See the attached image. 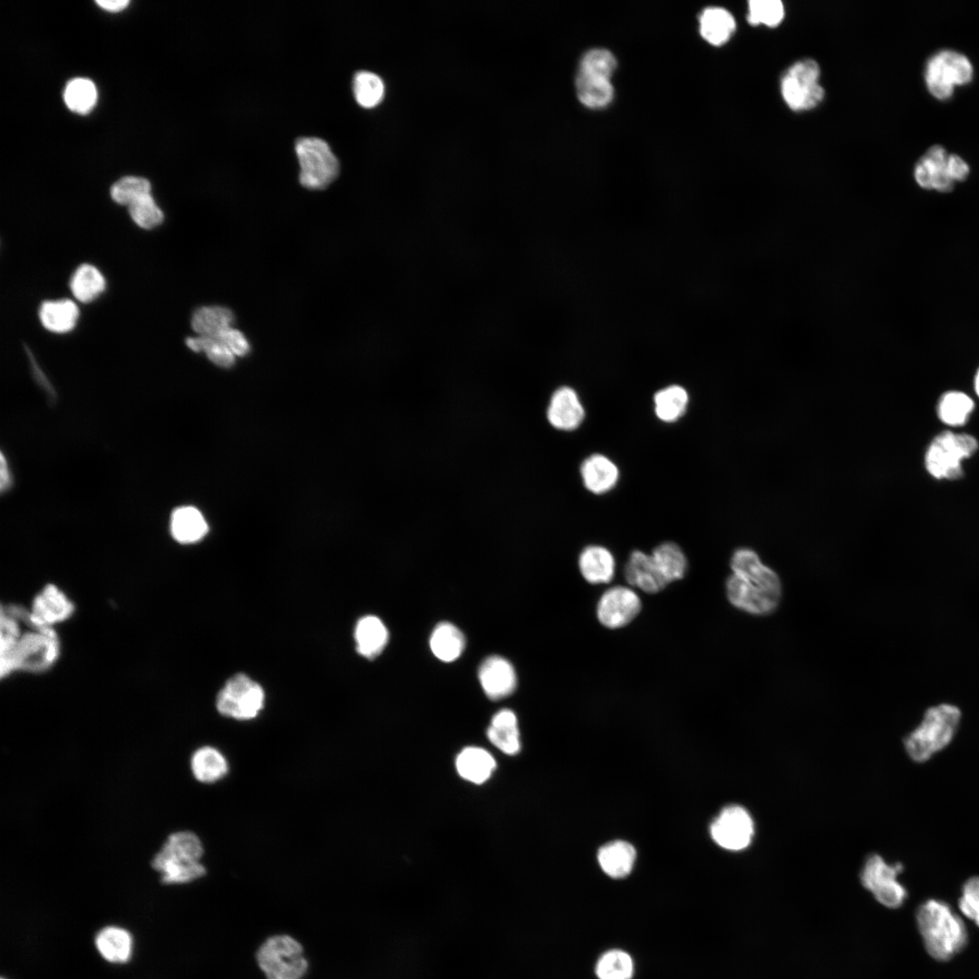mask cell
Returning a JSON list of instances; mask_svg holds the SVG:
<instances>
[{
  "mask_svg": "<svg viewBox=\"0 0 979 979\" xmlns=\"http://www.w3.org/2000/svg\"><path fill=\"white\" fill-rule=\"evenodd\" d=\"M732 574L726 581L730 603L753 615H767L776 609L781 596L778 575L762 564L751 549L735 550L731 558Z\"/></svg>",
  "mask_w": 979,
  "mask_h": 979,
  "instance_id": "cell-1",
  "label": "cell"
},
{
  "mask_svg": "<svg viewBox=\"0 0 979 979\" xmlns=\"http://www.w3.org/2000/svg\"><path fill=\"white\" fill-rule=\"evenodd\" d=\"M916 921L927 953L936 960H949L967 942L963 920L942 901L930 899L922 904Z\"/></svg>",
  "mask_w": 979,
  "mask_h": 979,
  "instance_id": "cell-2",
  "label": "cell"
},
{
  "mask_svg": "<svg viewBox=\"0 0 979 979\" xmlns=\"http://www.w3.org/2000/svg\"><path fill=\"white\" fill-rule=\"evenodd\" d=\"M961 720L955 705L940 703L928 708L918 726L904 740L909 757L917 762L929 760L953 740Z\"/></svg>",
  "mask_w": 979,
  "mask_h": 979,
  "instance_id": "cell-3",
  "label": "cell"
},
{
  "mask_svg": "<svg viewBox=\"0 0 979 979\" xmlns=\"http://www.w3.org/2000/svg\"><path fill=\"white\" fill-rule=\"evenodd\" d=\"M60 641L54 628H32L24 631L14 647L0 656L1 677L22 671L39 674L50 669L58 660Z\"/></svg>",
  "mask_w": 979,
  "mask_h": 979,
  "instance_id": "cell-4",
  "label": "cell"
},
{
  "mask_svg": "<svg viewBox=\"0 0 979 979\" xmlns=\"http://www.w3.org/2000/svg\"><path fill=\"white\" fill-rule=\"evenodd\" d=\"M295 150L300 171L299 182L309 189H324L339 175L340 163L329 144L317 137H301Z\"/></svg>",
  "mask_w": 979,
  "mask_h": 979,
  "instance_id": "cell-5",
  "label": "cell"
},
{
  "mask_svg": "<svg viewBox=\"0 0 979 979\" xmlns=\"http://www.w3.org/2000/svg\"><path fill=\"white\" fill-rule=\"evenodd\" d=\"M819 79L816 61L802 59L791 64L780 79V93L788 107L796 111L817 107L825 96Z\"/></svg>",
  "mask_w": 979,
  "mask_h": 979,
  "instance_id": "cell-6",
  "label": "cell"
},
{
  "mask_svg": "<svg viewBox=\"0 0 979 979\" xmlns=\"http://www.w3.org/2000/svg\"><path fill=\"white\" fill-rule=\"evenodd\" d=\"M977 448V441L970 435L942 432L927 450L926 467L936 479H958L963 475L961 460L970 457Z\"/></svg>",
  "mask_w": 979,
  "mask_h": 979,
  "instance_id": "cell-7",
  "label": "cell"
},
{
  "mask_svg": "<svg viewBox=\"0 0 979 979\" xmlns=\"http://www.w3.org/2000/svg\"><path fill=\"white\" fill-rule=\"evenodd\" d=\"M257 958L267 979H300L307 967L301 945L288 935L267 939Z\"/></svg>",
  "mask_w": 979,
  "mask_h": 979,
  "instance_id": "cell-8",
  "label": "cell"
},
{
  "mask_svg": "<svg viewBox=\"0 0 979 979\" xmlns=\"http://www.w3.org/2000/svg\"><path fill=\"white\" fill-rule=\"evenodd\" d=\"M264 702L262 687L247 675L237 674L219 691L216 705L218 712L224 716L249 720L257 716Z\"/></svg>",
  "mask_w": 979,
  "mask_h": 979,
  "instance_id": "cell-9",
  "label": "cell"
},
{
  "mask_svg": "<svg viewBox=\"0 0 979 979\" xmlns=\"http://www.w3.org/2000/svg\"><path fill=\"white\" fill-rule=\"evenodd\" d=\"M902 870L900 863L890 865L881 856L874 854L865 861L860 875L861 883L881 905L897 908L906 897V888L897 880Z\"/></svg>",
  "mask_w": 979,
  "mask_h": 979,
  "instance_id": "cell-10",
  "label": "cell"
},
{
  "mask_svg": "<svg viewBox=\"0 0 979 979\" xmlns=\"http://www.w3.org/2000/svg\"><path fill=\"white\" fill-rule=\"evenodd\" d=\"M641 610L642 600L636 589L628 585H616L600 595L596 616L604 627L616 630L631 624Z\"/></svg>",
  "mask_w": 979,
  "mask_h": 979,
  "instance_id": "cell-11",
  "label": "cell"
},
{
  "mask_svg": "<svg viewBox=\"0 0 979 979\" xmlns=\"http://www.w3.org/2000/svg\"><path fill=\"white\" fill-rule=\"evenodd\" d=\"M710 833L713 841L721 848L739 851L751 843L754 822L745 808L740 805H729L723 808L712 820Z\"/></svg>",
  "mask_w": 979,
  "mask_h": 979,
  "instance_id": "cell-12",
  "label": "cell"
},
{
  "mask_svg": "<svg viewBox=\"0 0 979 979\" xmlns=\"http://www.w3.org/2000/svg\"><path fill=\"white\" fill-rule=\"evenodd\" d=\"M74 609L73 601L60 587L48 584L33 599L27 626L54 628L55 625L69 619Z\"/></svg>",
  "mask_w": 979,
  "mask_h": 979,
  "instance_id": "cell-13",
  "label": "cell"
},
{
  "mask_svg": "<svg viewBox=\"0 0 979 979\" xmlns=\"http://www.w3.org/2000/svg\"><path fill=\"white\" fill-rule=\"evenodd\" d=\"M586 411L577 393L569 386H561L552 394L547 409V418L554 428L571 431L584 422Z\"/></svg>",
  "mask_w": 979,
  "mask_h": 979,
  "instance_id": "cell-14",
  "label": "cell"
},
{
  "mask_svg": "<svg viewBox=\"0 0 979 979\" xmlns=\"http://www.w3.org/2000/svg\"><path fill=\"white\" fill-rule=\"evenodd\" d=\"M479 679L484 693L491 700L509 695L517 684L516 672L512 664L499 655L490 656L481 663Z\"/></svg>",
  "mask_w": 979,
  "mask_h": 979,
  "instance_id": "cell-15",
  "label": "cell"
},
{
  "mask_svg": "<svg viewBox=\"0 0 979 979\" xmlns=\"http://www.w3.org/2000/svg\"><path fill=\"white\" fill-rule=\"evenodd\" d=\"M577 567L580 575L587 583L606 585L615 577L616 562L614 554L607 548L591 544L580 551Z\"/></svg>",
  "mask_w": 979,
  "mask_h": 979,
  "instance_id": "cell-16",
  "label": "cell"
},
{
  "mask_svg": "<svg viewBox=\"0 0 979 979\" xmlns=\"http://www.w3.org/2000/svg\"><path fill=\"white\" fill-rule=\"evenodd\" d=\"M580 476L583 485L588 491L594 494H604L617 484L619 470L609 457L594 453L582 461Z\"/></svg>",
  "mask_w": 979,
  "mask_h": 979,
  "instance_id": "cell-17",
  "label": "cell"
},
{
  "mask_svg": "<svg viewBox=\"0 0 979 979\" xmlns=\"http://www.w3.org/2000/svg\"><path fill=\"white\" fill-rule=\"evenodd\" d=\"M203 852L202 842L195 833L189 830L177 831L168 836L151 863L200 862Z\"/></svg>",
  "mask_w": 979,
  "mask_h": 979,
  "instance_id": "cell-18",
  "label": "cell"
},
{
  "mask_svg": "<svg viewBox=\"0 0 979 979\" xmlns=\"http://www.w3.org/2000/svg\"><path fill=\"white\" fill-rule=\"evenodd\" d=\"M624 577L628 586L649 595L666 587L654 567L650 553L639 549L630 553L624 567Z\"/></svg>",
  "mask_w": 979,
  "mask_h": 979,
  "instance_id": "cell-19",
  "label": "cell"
},
{
  "mask_svg": "<svg viewBox=\"0 0 979 979\" xmlns=\"http://www.w3.org/2000/svg\"><path fill=\"white\" fill-rule=\"evenodd\" d=\"M650 555L658 576L666 586L685 577L688 559L678 544L673 541L663 542L657 545Z\"/></svg>",
  "mask_w": 979,
  "mask_h": 979,
  "instance_id": "cell-20",
  "label": "cell"
},
{
  "mask_svg": "<svg viewBox=\"0 0 979 979\" xmlns=\"http://www.w3.org/2000/svg\"><path fill=\"white\" fill-rule=\"evenodd\" d=\"M170 529L172 538L177 542L191 544L202 539L208 527L199 509L191 506H183L172 512Z\"/></svg>",
  "mask_w": 979,
  "mask_h": 979,
  "instance_id": "cell-21",
  "label": "cell"
},
{
  "mask_svg": "<svg viewBox=\"0 0 979 979\" xmlns=\"http://www.w3.org/2000/svg\"><path fill=\"white\" fill-rule=\"evenodd\" d=\"M94 942L100 955L110 963L124 964L131 957L132 936L124 928L105 926L97 933Z\"/></svg>",
  "mask_w": 979,
  "mask_h": 979,
  "instance_id": "cell-22",
  "label": "cell"
},
{
  "mask_svg": "<svg viewBox=\"0 0 979 979\" xmlns=\"http://www.w3.org/2000/svg\"><path fill=\"white\" fill-rule=\"evenodd\" d=\"M487 736L505 754H517L520 750V738L516 714L509 709L498 712L491 719Z\"/></svg>",
  "mask_w": 979,
  "mask_h": 979,
  "instance_id": "cell-23",
  "label": "cell"
},
{
  "mask_svg": "<svg viewBox=\"0 0 979 979\" xmlns=\"http://www.w3.org/2000/svg\"><path fill=\"white\" fill-rule=\"evenodd\" d=\"M38 315L45 329L64 334L74 328L79 317V308L71 299L48 300L41 304Z\"/></svg>",
  "mask_w": 979,
  "mask_h": 979,
  "instance_id": "cell-24",
  "label": "cell"
},
{
  "mask_svg": "<svg viewBox=\"0 0 979 979\" xmlns=\"http://www.w3.org/2000/svg\"><path fill=\"white\" fill-rule=\"evenodd\" d=\"M455 764L459 775L475 784L485 782L496 768L492 755L479 747L464 748L458 754Z\"/></svg>",
  "mask_w": 979,
  "mask_h": 979,
  "instance_id": "cell-25",
  "label": "cell"
},
{
  "mask_svg": "<svg viewBox=\"0 0 979 979\" xmlns=\"http://www.w3.org/2000/svg\"><path fill=\"white\" fill-rule=\"evenodd\" d=\"M736 29L733 15L722 7L705 8L699 16V30L709 44L719 46L727 43Z\"/></svg>",
  "mask_w": 979,
  "mask_h": 979,
  "instance_id": "cell-26",
  "label": "cell"
},
{
  "mask_svg": "<svg viewBox=\"0 0 979 979\" xmlns=\"http://www.w3.org/2000/svg\"><path fill=\"white\" fill-rule=\"evenodd\" d=\"M354 638L357 652L372 659L384 649L388 641V630L377 616H366L357 622Z\"/></svg>",
  "mask_w": 979,
  "mask_h": 979,
  "instance_id": "cell-27",
  "label": "cell"
},
{
  "mask_svg": "<svg viewBox=\"0 0 979 979\" xmlns=\"http://www.w3.org/2000/svg\"><path fill=\"white\" fill-rule=\"evenodd\" d=\"M635 850L623 840H615L604 845L597 853V860L602 870L614 878L627 876L634 866Z\"/></svg>",
  "mask_w": 979,
  "mask_h": 979,
  "instance_id": "cell-28",
  "label": "cell"
},
{
  "mask_svg": "<svg viewBox=\"0 0 979 979\" xmlns=\"http://www.w3.org/2000/svg\"><path fill=\"white\" fill-rule=\"evenodd\" d=\"M190 770L194 778L202 783L216 782L228 773V764L225 756L216 748L200 747L190 758Z\"/></svg>",
  "mask_w": 979,
  "mask_h": 979,
  "instance_id": "cell-29",
  "label": "cell"
},
{
  "mask_svg": "<svg viewBox=\"0 0 979 979\" xmlns=\"http://www.w3.org/2000/svg\"><path fill=\"white\" fill-rule=\"evenodd\" d=\"M654 411L664 422H674L686 412L689 405L688 392L681 385L671 384L658 390L654 395Z\"/></svg>",
  "mask_w": 979,
  "mask_h": 979,
  "instance_id": "cell-30",
  "label": "cell"
},
{
  "mask_svg": "<svg viewBox=\"0 0 979 979\" xmlns=\"http://www.w3.org/2000/svg\"><path fill=\"white\" fill-rule=\"evenodd\" d=\"M430 646L438 659L452 662L463 652L465 638L457 626L449 622H441L431 633Z\"/></svg>",
  "mask_w": 979,
  "mask_h": 979,
  "instance_id": "cell-31",
  "label": "cell"
},
{
  "mask_svg": "<svg viewBox=\"0 0 979 979\" xmlns=\"http://www.w3.org/2000/svg\"><path fill=\"white\" fill-rule=\"evenodd\" d=\"M233 312L225 306L206 305L195 310L191 316V327L200 336H217L232 327Z\"/></svg>",
  "mask_w": 979,
  "mask_h": 979,
  "instance_id": "cell-32",
  "label": "cell"
},
{
  "mask_svg": "<svg viewBox=\"0 0 979 979\" xmlns=\"http://www.w3.org/2000/svg\"><path fill=\"white\" fill-rule=\"evenodd\" d=\"M105 279L94 266L82 264L72 276L70 288L73 296L82 303H90L105 289Z\"/></svg>",
  "mask_w": 979,
  "mask_h": 979,
  "instance_id": "cell-33",
  "label": "cell"
},
{
  "mask_svg": "<svg viewBox=\"0 0 979 979\" xmlns=\"http://www.w3.org/2000/svg\"><path fill=\"white\" fill-rule=\"evenodd\" d=\"M576 89L578 100L589 108H602L613 99L614 89L609 80L577 74Z\"/></svg>",
  "mask_w": 979,
  "mask_h": 979,
  "instance_id": "cell-34",
  "label": "cell"
},
{
  "mask_svg": "<svg viewBox=\"0 0 979 979\" xmlns=\"http://www.w3.org/2000/svg\"><path fill=\"white\" fill-rule=\"evenodd\" d=\"M353 92L357 103L363 108L377 106L384 96V83L376 73L359 71L353 78Z\"/></svg>",
  "mask_w": 979,
  "mask_h": 979,
  "instance_id": "cell-35",
  "label": "cell"
},
{
  "mask_svg": "<svg viewBox=\"0 0 979 979\" xmlns=\"http://www.w3.org/2000/svg\"><path fill=\"white\" fill-rule=\"evenodd\" d=\"M974 409V402L966 394L960 392H949L945 393L937 407L940 420L951 426H959L965 423Z\"/></svg>",
  "mask_w": 979,
  "mask_h": 979,
  "instance_id": "cell-36",
  "label": "cell"
},
{
  "mask_svg": "<svg viewBox=\"0 0 979 979\" xmlns=\"http://www.w3.org/2000/svg\"><path fill=\"white\" fill-rule=\"evenodd\" d=\"M926 82L929 92L938 100H947L954 92L955 84L950 72L939 53L927 61Z\"/></svg>",
  "mask_w": 979,
  "mask_h": 979,
  "instance_id": "cell-37",
  "label": "cell"
},
{
  "mask_svg": "<svg viewBox=\"0 0 979 979\" xmlns=\"http://www.w3.org/2000/svg\"><path fill=\"white\" fill-rule=\"evenodd\" d=\"M63 98L71 111L80 114H86L92 111L96 103V87L89 79L75 78L67 83Z\"/></svg>",
  "mask_w": 979,
  "mask_h": 979,
  "instance_id": "cell-38",
  "label": "cell"
},
{
  "mask_svg": "<svg viewBox=\"0 0 979 979\" xmlns=\"http://www.w3.org/2000/svg\"><path fill=\"white\" fill-rule=\"evenodd\" d=\"M596 974L598 979H631L634 963L631 956L622 950H610L597 961Z\"/></svg>",
  "mask_w": 979,
  "mask_h": 979,
  "instance_id": "cell-39",
  "label": "cell"
},
{
  "mask_svg": "<svg viewBox=\"0 0 979 979\" xmlns=\"http://www.w3.org/2000/svg\"><path fill=\"white\" fill-rule=\"evenodd\" d=\"M185 343L194 352H204L207 357L218 366L228 368L235 363L236 355L218 337L198 335L186 338Z\"/></svg>",
  "mask_w": 979,
  "mask_h": 979,
  "instance_id": "cell-40",
  "label": "cell"
},
{
  "mask_svg": "<svg viewBox=\"0 0 979 979\" xmlns=\"http://www.w3.org/2000/svg\"><path fill=\"white\" fill-rule=\"evenodd\" d=\"M151 867L160 874V881L166 885L189 883L206 874V868L200 862L151 863Z\"/></svg>",
  "mask_w": 979,
  "mask_h": 979,
  "instance_id": "cell-41",
  "label": "cell"
},
{
  "mask_svg": "<svg viewBox=\"0 0 979 979\" xmlns=\"http://www.w3.org/2000/svg\"><path fill=\"white\" fill-rule=\"evenodd\" d=\"M616 67V61L611 52L606 49H593L586 52L581 59V74L609 80Z\"/></svg>",
  "mask_w": 979,
  "mask_h": 979,
  "instance_id": "cell-42",
  "label": "cell"
},
{
  "mask_svg": "<svg viewBox=\"0 0 979 979\" xmlns=\"http://www.w3.org/2000/svg\"><path fill=\"white\" fill-rule=\"evenodd\" d=\"M747 20L751 25L775 27L784 17V5L780 0H751Z\"/></svg>",
  "mask_w": 979,
  "mask_h": 979,
  "instance_id": "cell-43",
  "label": "cell"
},
{
  "mask_svg": "<svg viewBox=\"0 0 979 979\" xmlns=\"http://www.w3.org/2000/svg\"><path fill=\"white\" fill-rule=\"evenodd\" d=\"M150 189L151 186L148 179L126 176L111 186V197L116 203L128 207L141 197L150 194Z\"/></svg>",
  "mask_w": 979,
  "mask_h": 979,
  "instance_id": "cell-44",
  "label": "cell"
},
{
  "mask_svg": "<svg viewBox=\"0 0 979 979\" xmlns=\"http://www.w3.org/2000/svg\"><path fill=\"white\" fill-rule=\"evenodd\" d=\"M129 214L134 223L141 228L151 229L160 225L164 219L162 210L156 204L151 194L145 195L128 206Z\"/></svg>",
  "mask_w": 979,
  "mask_h": 979,
  "instance_id": "cell-45",
  "label": "cell"
},
{
  "mask_svg": "<svg viewBox=\"0 0 979 979\" xmlns=\"http://www.w3.org/2000/svg\"><path fill=\"white\" fill-rule=\"evenodd\" d=\"M939 54L945 63L954 84L964 85L973 78V66L964 54L951 50H943Z\"/></svg>",
  "mask_w": 979,
  "mask_h": 979,
  "instance_id": "cell-46",
  "label": "cell"
},
{
  "mask_svg": "<svg viewBox=\"0 0 979 979\" xmlns=\"http://www.w3.org/2000/svg\"><path fill=\"white\" fill-rule=\"evenodd\" d=\"M959 908L979 926V877L969 878L964 885Z\"/></svg>",
  "mask_w": 979,
  "mask_h": 979,
  "instance_id": "cell-47",
  "label": "cell"
},
{
  "mask_svg": "<svg viewBox=\"0 0 979 979\" xmlns=\"http://www.w3.org/2000/svg\"><path fill=\"white\" fill-rule=\"evenodd\" d=\"M236 356H244L248 354L250 345L245 335L237 329L229 327L217 336Z\"/></svg>",
  "mask_w": 979,
  "mask_h": 979,
  "instance_id": "cell-48",
  "label": "cell"
},
{
  "mask_svg": "<svg viewBox=\"0 0 979 979\" xmlns=\"http://www.w3.org/2000/svg\"><path fill=\"white\" fill-rule=\"evenodd\" d=\"M946 169L954 181H963L969 175L968 164L958 155H948Z\"/></svg>",
  "mask_w": 979,
  "mask_h": 979,
  "instance_id": "cell-49",
  "label": "cell"
},
{
  "mask_svg": "<svg viewBox=\"0 0 979 979\" xmlns=\"http://www.w3.org/2000/svg\"><path fill=\"white\" fill-rule=\"evenodd\" d=\"M933 169L929 160L922 157L915 168V179L920 187L930 189L932 183Z\"/></svg>",
  "mask_w": 979,
  "mask_h": 979,
  "instance_id": "cell-50",
  "label": "cell"
},
{
  "mask_svg": "<svg viewBox=\"0 0 979 979\" xmlns=\"http://www.w3.org/2000/svg\"><path fill=\"white\" fill-rule=\"evenodd\" d=\"M0 470H1L0 471V479H1L0 486H1L2 492H4L5 490H8L9 487L11 486L12 478H11V474H10L8 465H7L6 460H5L3 454L1 456V469H0Z\"/></svg>",
  "mask_w": 979,
  "mask_h": 979,
  "instance_id": "cell-51",
  "label": "cell"
},
{
  "mask_svg": "<svg viewBox=\"0 0 979 979\" xmlns=\"http://www.w3.org/2000/svg\"><path fill=\"white\" fill-rule=\"evenodd\" d=\"M96 3L102 8L110 12H119L124 9L128 5V0H99Z\"/></svg>",
  "mask_w": 979,
  "mask_h": 979,
  "instance_id": "cell-52",
  "label": "cell"
},
{
  "mask_svg": "<svg viewBox=\"0 0 979 979\" xmlns=\"http://www.w3.org/2000/svg\"><path fill=\"white\" fill-rule=\"evenodd\" d=\"M974 388L977 395L979 396V369L974 378Z\"/></svg>",
  "mask_w": 979,
  "mask_h": 979,
  "instance_id": "cell-53",
  "label": "cell"
},
{
  "mask_svg": "<svg viewBox=\"0 0 979 979\" xmlns=\"http://www.w3.org/2000/svg\"><path fill=\"white\" fill-rule=\"evenodd\" d=\"M1 979H5V978L2 977Z\"/></svg>",
  "mask_w": 979,
  "mask_h": 979,
  "instance_id": "cell-54",
  "label": "cell"
}]
</instances>
